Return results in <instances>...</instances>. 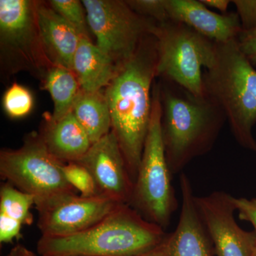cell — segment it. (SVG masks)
I'll list each match as a JSON object with an SVG mask.
<instances>
[{
    "instance_id": "cell-1",
    "label": "cell",
    "mask_w": 256,
    "mask_h": 256,
    "mask_svg": "<svg viewBox=\"0 0 256 256\" xmlns=\"http://www.w3.org/2000/svg\"><path fill=\"white\" fill-rule=\"evenodd\" d=\"M158 50L152 34L143 40L132 58L118 67L106 88L111 124L134 183L152 107V89L156 77Z\"/></svg>"
},
{
    "instance_id": "cell-2",
    "label": "cell",
    "mask_w": 256,
    "mask_h": 256,
    "mask_svg": "<svg viewBox=\"0 0 256 256\" xmlns=\"http://www.w3.org/2000/svg\"><path fill=\"white\" fill-rule=\"evenodd\" d=\"M158 85L162 136L173 176L212 150L227 119L218 102L206 94L194 95L166 79L161 78Z\"/></svg>"
},
{
    "instance_id": "cell-3",
    "label": "cell",
    "mask_w": 256,
    "mask_h": 256,
    "mask_svg": "<svg viewBox=\"0 0 256 256\" xmlns=\"http://www.w3.org/2000/svg\"><path fill=\"white\" fill-rule=\"evenodd\" d=\"M168 234L126 204L94 226L64 237L42 236L41 256H140L158 246Z\"/></svg>"
},
{
    "instance_id": "cell-4",
    "label": "cell",
    "mask_w": 256,
    "mask_h": 256,
    "mask_svg": "<svg viewBox=\"0 0 256 256\" xmlns=\"http://www.w3.org/2000/svg\"><path fill=\"white\" fill-rule=\"evenodd\" d=\"M205 94L223 109L239 146L256 152L252 130L256 124V70L238 40L216 43L214 65L203 74Z\"/></svg>"
},
{
    "instance_id": "cell-5",
    "label": "cell",
    "mask_w": 256,
    "mask_h": 256,
    "mask_svg": "<svg viewBox=\"0 0 256 256\" xmlns=\"http://www.w3.org/2000/svg\"><path fill=\"white\" fill-rule=\"evenodd\" d=\"M162 106L154 82L150 124L129 205L151 223L166 229L178 208L162 136Z\"/></svg>"
},
{
    "instance_id": "cell-6",
    "label": "cell",
    "mask_w": 256,
    "mask_h": 256,
    "mask_svg": "<svg viewBox=\"0 0 256 256\" xmlns=\"http://www.w3.org/2000/svg\"><path fill=\"white\" fill-rule=\"evenodd\" d=\"M156 77L178 84L196 96L205 94L203 68H210L216 56V42L190 26L168 20L158 23Z\"/></svg>"
},
{
    "instance_id": "cell-7",
    "label": "cell",
    "mask_w": 256,
    "mask_h": 256,
    "mask_svg": "<svg viewBox=\"0 0 256 256\" xmlns=\"http://www.w3.org/2000/svg\"><path fill=\"white\" fill-rule=\"evenodd\" d=\"M62 163L52 156L41 136L32 134L20 149L0 152V174L10 184L34 196L36 208L76 194L64 176Z\"/></svg>"
},
{
    "instance_id": "cell-8",
    "label": "cell",
    "mask_w": 256,
    "mask_h": 256,
    "mask_svg": "<svg viewBox=\"0 0 256 256\" xmlns=\"http://www.w3.org/2000/svg\"><path fill=\"white\" fill-rule=\"evenodd\" d=\"M38 3L31 0L0 1V50L2 62L9 72L26 70L44 78L54 66L42 46Z\"/></svg>"
},
{
    "instance_id": "cell-9",
    "label": "cell",
    "mask_w": 256,
    "mask_h": 256,
    "mask_svg": "<svg viewBox=\"0 0 256 256\" xmlns=\"http://www.w3.org/2000/svg\"><path fill=\"white\" fill-rule=\"evenodd\" d=\"M88 23L96 45L114 60L118 67L136 53L158 22L137 14L126 1L84 0Z\"/></svg>"
},
{
    "instance_id": "cell-10",
    "label": "cell",
    "mask_w": 256,
    "mask_h": 256,
    "mask_svg": "<svg viewBox=\"0 0 256 256\" xmlns=\"http://www.w3.org/2000/svg\"><path fill=\"white\" fill-rule=\"evenodd\" d=\"M121 204L108 197L66 195L36 208L42 236L64 237L84 232L99 223Z\"/></svg>"
},
{
    "instance_id": "cell-11",
    "label": "cell",
    "mask_w": 256,
    "mask_h": 256,
    "mask_svg": "<svg viewBox=\"0 0 256 256\" xmlns=\"http://www.w3.org/2000/svg\"><path fill=\"white\" fill-rule=\"evenodd\" d=\"M197 208L206 226L217 256H252L256 236L236 222L235 197L216 191L195 198Z\"/></svg>"
},
{
    "instance_id": "cell-12",
    "label": "cell",
    "mask_w": 256,
    "mask_h": 256,
    "mask_svg": "<svg viewBox=\"0 0 256 256\" xmlns=\"http://www.w3.org/2000/svg\"><path fill=\"white\" fill-rule=\"evenodd\" d=\"M76 162L90 172L100 195L116 203L129 204L134 182L114 131L92 144Z\"/></svg>"
},
{
    "instance_id": "cell-13",
    "label": "cell",
    "mask_w": 256,
    "mask_h": 256,
    "mask_svg": "<svg viewBox=\"0 0 256 256\" xmlns=\"http://www.w3.org/2000/svg\"><path fill=\"white\" fill-rule=\"evenodd\" d=\"M182 208L178 226L168 234L170 256H212L213 244L195 201L190 178L184 173L180 176Z\"/></svg>"
},
{
    "instance_id": "cell-14",
    "label": "cell",
    "mask_w": 256,
    "mask_h": 256,
    "mask_svg": "<svg viewBox=\"0 0 256 256\" xmlns=\"http://www.w3.org/2000/svg\"><path fill=\"white\" fill-rule=\"evenodd\" d=\"M168 20L190 26L216 43L238 40L242 31L237 12L218 14L197 0H166Z\"/></svg>"
},
{
    "instance_id": "cell-15",
    "label": "cell",
    "mask_w": 256,
    "mask_h": 256,
    "mask_svg": "<svg viewBox=\"0 0 256 256\" xmlns=\"http://www.w3.org/2000/svg\"><path fill=\"white\" fill-rule=\"evenodd\" d=\"M37 15L47 58L54 66L73 70L74 56L82 36L50 6L38 3Z\"/></svg>"
},
{
    "instance_id": "cell-16",
    "label": "cell",
    "mask_w": 256,
    "mask_h": 256,
    "mask_svg": "<svg viewBox=\"0 0 256 256\" xmlns=\"http://www.w3.org/2000/svg\"><path fill=\"white\" fill-rule=\"evenodd\" d=\"M41 138L50 154L64 164L78 162L92 146L72 112L58 120L48 118Z\"/></svg>"
},
{
    "instance_id": "cell-17",
    "label": "cell",
    "mask_w": 256,
    "mask_h": 256,
    "mask_svg": "<svg viewBox=\"0 0 256 256\" xmlns=\"http://www.w3.org/2000/svg\"><path fill=\"white\" fill-rule=\"evenodd\" d=\"M118 67L92 40L82 36L73 62V72L80 89L97 92L110 85Z\"/></svg>"
},
{
    "instance_id": "cell-18",
    "label": "cell",
    "mask_w": 256,
    "mask_h": 256,
    "mask_svg": "<svg viewBox=\"0 0 256 256\" xmlns=\"http://www.w3.org/2000/svg\"><path fill=\"white\" fill-rule=\"evenodd\" d=\"M72 112L92 144L100 140L112 129L111 116L105 92L80 90L74 102Z\"/></svg>"
},
{
    "instance_id": "cell-19",
    "label": "cell",
    "mask_w": 256,
    "mask_h": 256,
    "mask_svg": "<svg viewBox=\"0 0 256 256\" xmlns=\"http://www.w3.org/2000/svg\"><path fill=\"white\" fill-rule=\"evenodd\" d=\"M44 82L54 102V112L50 118L58 120L72 112L74 102L82 90L73 70L52 66L46 72Z\"/></svg>"
},
{
    "instance_id": "cell-20",
    "label": "cell",
    "mask_w": 256,
    "mask_h": 256,
    "mask_svg": "<svg viewBox=\"0 0 256 256\" xmlns=\"http://www.w3.org/2000/svg\"><path fill=\"white\" fill-rule=\"evenodd\" d=\"M34 205L33 196L20 191L10 183L2 185L0 190V215L20 222L23 225H31L34 216L31 212Z\"/></svg>"
},
{
    "instance_id": "cell-21",
    "label": "cell",
    "mask_w": 256,
    "mask_h": 256,
    "mask_svg": "<svg viewBox=\"0 0 256 256\" xmlns=\"http://www.w3.org/2000/svg\"><path fill=\"white\" fill-rule=\"evenodd\" d=\"M48 4L56 12L70 24L82 36L90 38L86 11L82 2L78 0H52Z\"/></svg>"
},
{
    "instance_id": "cell-22",
    "label": "cell",
    "mask_w": 256,
    "mask_h": 256,
    "mask_svg": "<svg viewBox=\"0 0 256 256\" xmlns=\"http://www.w3.org/2000/svg\"><path fill=\"white\" fill-rule=\"evenodd\" d=\"M34 105L33 96L28 88L13 84L5 92L3 107L5 112L12 118H20L28 116Z\"/></svg>"
},
{
    "instance_id": "cell-23",
    "label": "cell",
    "mask_w": 256,
    "mask_h": 256,
    "mask_svg": "<svg viewBox=\"0 0 256 256\" xmlns=\"http://www.w3.org/2000/svg\"><path fill=\"white\" fill-rule=\"evenodd\" d=\"M64 176L70 186L80 193V196L92 197L100 195L95 180L90 172L76 162H68L62 166Z\"/></svg>"
},
{
    "instance_id": "cell-24",
    "label": "cell",
    "mask_w": 256,
    "mask_h": 256,
    "mask_svg": "<svg viewBox=\"0 0 256 256\" xmlns=\"http://www.w3.org/2000/svg\"><path fill=\"white\" fill-rule=\"evenodd\" d=\"M128 6L137 14L158 23L168 21L166 0H128Z\"/></svg>"
},
{
    "instance_id": "cell-25",
    "label": "cell",
    "mask_w": 256,
    "mask_h": 256,
    "mask_svg": "<svg viewBox=\"0 0 256 256\" xmlns=\"http://www.w3.org/2000/svg\"><path fill=\"white\" fill-rule=\"evenodd\" d=\"M242 31L256 28V0H234Z\"/></svg>"
},
{
    "instance_id": "cell-26",
    "label": "cell",
    "mask_w": 256,
    "mask_h": 256,
    "mask_svg": "<svg viewBox=\"0 0 256 256\" xmlns=\"http://www.w3.org/2000/svg\"><path fill=\"white\" fill-rule=\"evenodd\" d=\"M22 226L23 224L20 222L0 215V242L11 244L21 238Z\"/></svg>"
},
{
    "instance_id": "cell-27",
    "label": "cell",
    "mask_w": 256,
    "mask_h": 256,
    "mask_svg": "<svg viewBox=\"0 0 256 256\" xmlns=\"http://www.w3.org/2000/svg\"><path fill=\"white\" fill-rule=\"evenodd\" d=\"M235 204L239 218L252 224L256 236V198H235ZM252 256H256V242Z\"/></svg>"
},
{
    "instance_id": "cell-28",
    "label": "cell",
    "mask_w": 256,
    "mask_h": 256,
    "mask_svg": "<svg viewBox=\"0 0 256 256\" xmlns=\"http://www.w3.org/2000/svg\"><path fill=\"white\" fill-rule=\"evenodd\" d=\"M240 50L254 66L256 65V28L242 31L238 38Z\"/></svg>"
},
{
    "instance_id": "cell-29",
    "label": "cell",
    "mask_w": 256,
    "mask_h": 256,
    "mask_svg": "<svg viewBox=\"0 0 256 256\" xmlns=\"http://www.w3.org/2000/svg\"><path fill=\"white\" fill-rule=\"evenodd\" d=\"M205 6L216 9L222 12V14L227 13L229 4L232 2L230 0H200Z\"/></svg>"
},
{
    "instance_id": "cell-30",
    "label": "cell",
    "mask_w": 256,
    "mask_h": 256,
    "mask_svg": "<svg viewBox=\"0 0 256 256\" xmlns=\"http://www.w3.org/2000/svg\"><path fill=\"white\" fill-rule=\"evenodd\" d=\"M140 256H170L168 246V234L162 242L150 252Z\"/></svg>"
},
{
    "instance_id": "cell-31",
    "label": "cell",
    "mask_w": 256,
    "mask_h": 256,
    "mask_svg": "<svg viewBox=\"0 0 256 256\" xmlns=\"http://www.w3.org/2000/svg\"><path fill=\"white\" fill-rule=\"evenodd\" d=\"M5 256H36L28 248L24 246L16 245L15 246L8 255Z\"/></svg>"
}]
</instances>
